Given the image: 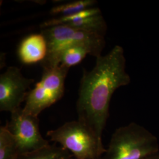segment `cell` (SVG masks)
<instances>
[{
    "instance_id": "cell-1",
    "label": "cell",
    "mask_w": 159,
    "mask_h": 159,
    "mask_svg": "<svg viewBox=\"0 0 159 159\" xmlns=\"http://www.w3.org/2000/svg\"><path fill=\"white\" fill-rule=\"evenodd\" d=\"M125 63L124 50L117 45L107 54L97 57L94 68L84 70L81 79L77 102L78 120L101 139L114 93L130 83Z\"/></svg>"
},
{
    "instance_id": "cell-2",
    "label": "cell",
    "mask_w": 159,
    "mask_h": 159,
    "mask_svg": "<svg viewBox=\"0 0 159 159\" xmlns=\"http://www.w3.org/2000/svg\"><path fill=\"white\" fill-rule=\"evenodd\" d=\"M157 152L156 137L142 125L131 123L116 130L100 159H144Z\"/></svg>"
},
{
    "instance_id": "cell-3",
    "label": "cell",
    "mask_w": 159,
    "mask_h": 159,
    "mask_svg": "<svg viewBox=\"0 0 159 159\" xmlns=\"http://www.w3.org/2000/svg\"><path fill=\"white\" fill-rule=\"evenodd\" d=\"M41 34L46 38L48 47L47 56L41 62L43 68L56 67L58 54L70 46L76 44L87 46L91 49L93 56L97 58L102 56L106 45L104 36L66 24L44 29Z\"/></svg>"
},
{
    "instance_id": "cell-4",
    "label": "cell",
    "mask_w": 159,
    "mask_h": 159,
    "mask_svg": "<svg viewBox=\"0 0 159 159\" xmlns=\"http://www.w3.org/2000/svg\"><path fill=\"white\" fill-rule=\"evenodd\" d=\"M47 136L76 159H100L106 150L102 139L79 120L67 122L57 129L48 131Z\"/></svg>"
},
{
    "instance_id": "cell-5",
    "label": "cell",
    "mask_w": 159,
    "mask_h": 159,
    "mask_svg": "<svg viewBox=\"0 0 159 159\" xmlns=\"http://www.w3.org/2000/svg\"><path fill=\"white\" fill-rule=\"evenodd\" d=\"M69 69L58 66L43 68L41 79L29 91L23 113L38 117L44 109L60 100L64 93V83Z\"/></svg>"
},
{
    "instance_id": "cell-6",
    "label": "cell",
    "mask_w": 159,
    "mask_h": 159,
    "mask_svg": "<svg viewBox=\"0 0 159 159\" xmlns=\"http://www.w3.org/2000/svg\"><path fill=\"white\" fill-rule=\"evenodd\" d=\"M6 126L17 141L20 155L37 151L49 144L40 133L38 117L23 113L21 108L12 113Z\"/></svg>"
},
{
    "instance_id": "cell-7",
    "label": "cell",
    "mask_w": 159,
    "mask_h": 159,
    "mask_svg": "<svg viewBox=\"0 0 159 159\" xmlns=\"http://www.w3.org/2000/svg\"><path fill=\"white\" fill-rule=\"evenodd\" d=\"M34 80L23 75L21 70L10 67L0 75V110L11 113L20 109L21 104L25 101L27 90Z\"/></svg>"
},
{
    "instance_id": "cell-8",
    "label": "cell",
    "mask_w": 159,
    "mask_h": 159,
    "mask_svg": "<svg viewBox=\"0 0 159 159\" xmlns=\"http://www.w3.org/2000/svg\"><path fill=\"white\" fill-rule=\"evenodd\" d=\"M48 47L44 36L41 34L30 35L21 41L18 56L22 63L32 64L43 61L47 54Z\"/></svg>"
},
{
    "instance_id": "cell-9",
    "label": "cell",
    "mask_w": 159,
    "mask_h": 159,
    "mask_svg": "<svg viewBox=\"0 0 159 159\" xmlns=\"http://www.w3.org/2000/svg\"><path fill=\"white\" fill-rule=\"evenodd\" d=\"M87 54L93 56L91 49L83 44L70 46L61 51L56 59V66H61L70 69L72 66L79 64Z\"/></svg>"
},
{
    "instance_id": "cell-10",
    "label": "cell",
    "mask_w": 159,
    "mask_h": 159,
    "mask_svg": "<svg viewBox=\"0 0 159 159\" xmlns=\"http://www.w3.org/2000/svg\"><path fill=\"white\" fill-rule=\"evenodd\" d=\"M73 156L61 146L48 144L31 153L20 155L18 159H71Z\"/></svg>"
},
{
    "instance_id": "cell-11",
    "label": "cell",
    "mask_w": 159,
    "mask_h": 159,
    "mask_svg": "<svg viewBox=\"0 0 159 159\" xmlns=\"http://www.w3.org/2000/svg\"><path fill=\"white\" fill-rule=\"evenodd\" d=\"M20 156L17 141L5 126L0 127V159H18Z\"/></svg>"
},
{
    "instance_id": "cell-12",
    "label": "cell",
    "mask_w": 159,
    "mask_h": 159,
    "mask_svg": "<svg viewBox=\"0 0 159 159\" xmlns=\"http://www.w3.org/2000/svg\"><path fill=\"white\" fill-rule=\"evenodd\" d=\"M66 25L75 29L94 32L103 36L105 35L107 31V24L102 14L93 16L80 21L68 23Z\"/></svg>"
},
{
    "instance_id": "cell-13",
    "label": "cell",
    "mask_w": 159,
    "mask_h": 159,
    "mask_svg": "<svg viewBox=\"0 0 159 159\" xmlns=\"http://www.w3.org/2000/svg\"><path fill=\"white\" fill-rule=\"evenodd\" d=\"M100 14H102V12L99 8L91 7L71 15L61 16L59 18H56L48 20L43 23L40 27L41 28L46 29L58 25L67 24Z\"/></svg>"
},
{
    "instance_id": "cell-14",
    "label": "cell",
    "mask_w": 159,
    "mask_h": 159,
    "mask_svg": "<svg viewBox=\"0 0 159 159\" xmlns=\"http://www.w3.org/2000/svg\"><path fill=\"white\" fill-rule=\"evenodd\" d=\"M96 1L93 0H79L62 5L54 7L50 13L52 15L62 14V16L71 15L74 13L91 8Z\"/></svg>"
},
{
    "instance_id": "cell-15",
    "label": "cell",
    "mask_w": 159,
    "mask_h": 159,
    "mask_svg": "<svg viewBox=\"0 0 159 159\" xmlns=\"http://www.w3.org/2000/svg\"><path fill=\"white\" fill-rule=\"evenodd\" d=\"M144 159H159V152L150 155Z\"/></svg>"
},
{
    "instance_id": "cell-16",
    "label": "cell",
    "mask_w": 159,
    "mask_h": 159,
    "mask_svg": "<svg viewBox=\"0 0 159 159\" xmlns=\"http://www.w3.org/2000/svg\"><path fill=\"white\" fill-rule=\"evenodd\" d=\"M75 159V158H74V157H73V158H72V159Z\"/></svg>"
}]
</instances>
